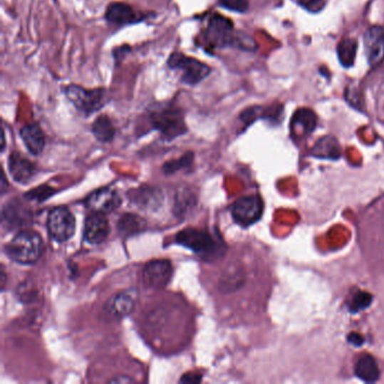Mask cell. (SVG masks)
<instances>
[{
    "mask_svg": "<svg viewBox=\"0 0 384 384\" xmlns=\"http://www.w3.org/2000/svg\"><path fill=\"white\" fill-rule=\"evenodd\" d=\"M32 211L21 199H11L4 207L3 223L7 229H22L32 224Z\"/></svg>",
    "mask_w": 384,
    "mask_h": 384,
    "instance_id": "7c38bea8",
    "label": "cell"
},
{
    "mask_svg": "<svg viewBox=\"0 0 384 384\" xmlns=\"http://www.w3.org/2000/svg\"><path fill=\"white\" fill-rule=\"evenodd\" d=\"M145 228V221L139 215L124 214L118 221V232L123 237H131L142 232Z\"/></svg>",
    "mask_w": 384,
    "mask_h": 384,
    "instance_id": "7402d4cb",
    "label": "cell"
},
{
    "mask_svg": "<svg viewBox=\"0 0 384 384\" xmlns=\"http://www.w3.org/2000/svg\"><path fill=\"white\" fill-rule=\"evenodd\" d=\"M363 250L384 271V197L366 209L358 226Z\"/></svg>",
    "mask_w": 384,
    "mask_h": 384,
    "instance_id": "7a4b0ae2",
    "label": "cell"
},
{
    "mask_svg": "<svg viewBox=\"0 0 384 384\" xmlns=\"http://www.w3.org/2000/svg\"><path fill=\"white\" fill-rule=\"evenodd\" d=\"M92 133L95 139L100 143H108L113 141L116 135V129L110 116L106 114H100L93 122Z\"/></svg>",
    "mask_w": 384,
    "mask_h": 384,
    "instance_id": "d6986e66",
    "label": "cell"
},
{
    "mask_svg": "<svg viewBox=\"0 0 384 384\" xmlns=\"http://www.w3.org/2000/svg\"><path fill=\"white\" fill-rule=\"evenodd\" d=\"M19 135L27 150L30 151L33 156H38L43 152L46 147V135L40 123L32 122L25 124L19 130Z\"/></svg>",
    "mask_w": 384,
    "mask_h": 384,
    "instance_id": "2e32d148",
    "label": "cell"
},
{
    "mask_svg": "<svg viewBox=\"0 0 384 384\" xmlns=\"http://www.w3.org/2000/svg\"><path fill=\"white\" fill-rule=\"evenodd\" d=\"M193 152H186L182 158L166 162L164 166L165 172L172 174V172H176L177 170H183V168H188L193 162Z\"/></svg>",
    "mask_w": 384,
    "mask_h": 384,
    "instance_id": "d4e9b609",
    "label": "cell"
},
{
    "mask_svg": "<svg viewBox=\"0 0 384 384\" xmlns=\"http://www.w3.org/2000/svg\"><path fill=\"white\" fill-rule=\"evenodd\" d=\"M202 378L199 374H186L183 376V379L180 380V382L183 383H199L201 382Z\"/></svg>",
    "mask_w": 384,
    "mask_h": 384,
    "instance_id": "f546056e",
    "label": "cell"
},
{
    "mask_svg": "<svg viewBox=\"0 0 384 384\" xmlns=\"http://www.w3.org/2000/svg\"><path fill=\"white\" fill-rule=\"evenodd\" d=\"M364 44L368 61L372 67L379 66L384 60V28L372 26L364 35Z\"/></svg>",
    "mask_w": 384,
    "mask_h": 384,
    "instance_id": "9a60e30c",
    "label": "cell"
},
{
    "mask_svg": "<svg viewBox=\"0 0 384 384\" xmlns=\"http://www.w3.org/2000/svg\"><path fill=\"white\" fill-rule=\"evenodd\" d=\"M122 381L121 379L112 380V382H120ZM124 382H132V380L130 379H123Z\"/></svg>",
    "mask_w": 384,
    "mask_h": 384,
    "instance_id": "1f68e13d",
    "label": "cell"
},
{
    "mask_svg": "<svg viewBox=\"0 0 384 384\" xmlns=\"http://www.w3.org/2000/svg\"><path fill=\"white\" fill-rule=\"evenodd\" d=\"M166 66L172 71L180 73V83L187 86H197L212 73V68L205 62L194 57H188L183 52L174 51L167 59Z\"/></svg>",
    "mask_w": 384,
    "mask_h": 384,
    "instance_id": "5b68a950",
    "label": "cell"
},
{
    "mask_svg": "<svg viewBox=\"0 0 384 384\" xmlns=\"http://www.w3.org/2000/svg\"><path fill=\"white\" fill-rule=\"evenodd\" d=\"M6 147V133L5 129H3V147H1V150H5Z\"/></svg>",
    "mask_w": 384,
    "mask_h": 384,
    "instance_id": "4dcf8cb0",
    "label": "cell"
},
{
    "mask_svg": "<svg viewBox=\"0 0 384 384\" xmlns=\"http://www.w3.org/2000/svg\"><path fill=\"white\" fill-rule=\"evenodd\" d=\"M151 128L166 141L177 139L188 132L185 112L175 100H156L145 108Z\"/></svg>",
    "mask_w": 384,
    "mask_h": 384,
    "instance_id": "3957f363",
    "label": "cell"
},
{
    "mask_svg": "<svg viewBox=\"0 0 384 384\" xmlns=\"http://www.w3.org/2000/svg\"><path fill=\"white\" fill-rule=\"evenodd\" d=\"M201 38V46L209 53L228 46L250 52L255 51L257 48L255 41L249 35L237 32L232 19L218 13L209 17Z\"/></svg>",
    "mask_w": 384,
    "mask_h": 384,
    "instance_id": "6da1fadb",
    "label": "cell"
},
{
    "mask_svg": "<svg viewBox=\"0 0 384 384\" xmlns=\"http://www.w3.org/2000/svg\"><path fill=\"white\" fill-rule=\"evenodd\" d=\"M6 254L14 261L23 265L36 263L43 251V242L36 232H19L9 244H6Z\"/></svg>",
    "mask_w": 384,
    "mask_h": 384,
    "instance_id": "8992f818",
    "label": "cell"
},
{
    "mask_svg": "<svg viewBox=\"0 0 384 384\" xmlns=\"http://www.w3.org/2000/svg\"><path fill=\"white\" fill-rule=\"evenodd\" d=\"M370 301H371V296H368L366 293H360L358 298L354 299L353 306H354L355 310L363 309L370 303Z\"/></svg>",
    "mask_w": 384,
    "mask_h": 384,
    "instance_id": "f1b7e54d",
    "label": "cell"
},
{
    "mask_svg": "<svg viewBox=\"0 0 384 384\" xmlns=\"http://www.w3.org/2000/svg\"><path fill=\"white\" fill-rule=\"evenodd\" d=\"M9 167L11 177L19 183L25 184L30 182L35 174L34 165L25 158L22 153H11L9 159Z\"/></svg>",
    "mask_w": 384,
    "mask_h": 384,
    "instance_id": "ac0fdd59",
    "label": "cell"
},
{
    "mask_svg": "<svg viewBox=\"0 0 384 384\" xmlns=\"http://www.w3.org/2000/svg\"><path fill=\"white\" fill-rule=\"evenodd\" d=\"M135 308V293L124 291L118 293L108 300L105 306V312L115 319H122L127 317Z\"/></svg>",
    "mask_w": 384,
    "mask_h": 384,
    "instance_id": "e0dca14e",
    "label": "cell"
},
{
    "mask_svg": "<svg viewBox=\"0 0 384 384\" xmlns=\"http://www.w3.org/2000/svg\"><path fill=\"white\" fill-rule=\"evenodd\" d=\"M85 204L89 209H92L93 212L106 214V213L113 212L121 205V197L113 188L103 187L93 192L87 197Z\"/></svg>",
    "mask_w": 384,
    "mask_h": 384,
    "instance_id": "4fadbf2b",
    "label": "cell"
},
{
    "mask_svg": "<svg viewBox=\"0 0 384 384\" xmlns=\"http://www.w3.org/2000/svg\"><path fill=\"white\" fill-rule=\"evenodd\" d=\"M218 6L229 11L244 14L249 9V0H218Z\"/></svg>",
    "mask_w": 384,
    "mask_h": 384,
    "instance_id": "484cf974",
    "label": "cell"
},
{
    "mask_svg": "<svg viewBox=\"0 0 384 384\" xmlns=\"http://www.w3.org/2000/svg\"><path fill=\"white\" fill-rule=\"evenodd\" d=\"M172 266L167 259H156L147 264L143 269V283L153 290H162L172 279Z\"/></svg>",
    "mask_w": 384,
    "mask_h": 384,
    "instance_id": "8fae6325",
    "label": "cell"
},
{
    "mask_svg": "<svg viewBox=\"0 0 384 384\" xmlns=\"http://www.w3.org/2000/svg\"><path fill=\"white\" fill-rule=\"evenodd\" d=\"M358 52V41L352 38H346L339 42L337 53L341 65L349 68L354 65L355 58Z\"/></svg>",
    "mask_w": 384,
    "mask_h": 384,
    "instance_id": "603a6c76",
    "label": "cell"
},
{
    "mask_svg": "<svg viewBox=\"0 0 384 384\" xmlns=\"http://www.w3.org/2000/svg\"><path fill=\"white\" fill-rule=\"evenodd\" d=\"M263 209V201L258 195L240 197L232 207V218L240 226H251L261 219Z\"/></svg>",
    "mask_w": 384,
    "mask_h": 384,
    "instance_id": "30bf717a",
    "label": "cell"
},
{
    "mask_svg": "<svg viewBox=\"0 0 384 384\" xmlns=\"http://www.w3.org/2000/svg\"><path fill=\"white\" fill-rule=\"evenodd\" d=\"M61 90L62 94L83 118L98 113L110 102V92L105 87L86 88L73 83L61 86Z\"/></svg>",
    "mask_w": 384,
    "mask_h": 384,
    "instance_id": "277c9868",
    "label": "cell"
},
{
    "mask_svg": "<svg viewBox=\"0 0 384 384\" xmlns=\"http://www.w3.org/2000/svg\"><path fill=\"white\" fill-rule=\"evenodd\" d=\"M298 1L304 9L313 11V13L321 11L326 3V0H298Z\"/></svg>",
    "mask_w": 384,
    "mask_h": 384,
    "instance_id": "83f0119b",
    "label": "cell"
},
{
    "mask_svg": "<svg viewBox=\"0 0 384 384\" xmlns=\"http://www.w3.org/2000/svg\"><path fill=\"white\" fill-rule=\"evenodd\" d=\"M314 150L318 151L319 156L337 157L339 156L338 143L336 140L331 137H323L316 145Z\"/></svg>",
    "mask_w": 384,
    "mask_h": 384,
    "instance_id": "cb8c5ba5",
    "label": "cell"
},
{
    "mask_svg": "<svg viewBox=\"0 0 384 384\" xmlns=\"http://www.w3.org/2000/svg\"><path fill=\"white\" fill-rule=\"evenodd\" d=\"M176 242L202 256L214 255L219 250L218 242L209 232L201 229H184L176 236Z\"/></svg>",
    "mask_w": 384,
    "mask_h": 384,
    "instance_id": "ba28073f",
    "label": "cell"
},
{
    "mask_svg": "<svg viewBox=\"0 0 384 384\" xmlns=\"http://www.w3.org/2000/svg\"><path fill=\"white\" fill-rule=\"evenodd\" d=\"M46 228L52 239L58 242H68L75 234V217L67 207H56L48 213Z\"/></svg>",
    "mask_w": 384,
    "mask_h": 384,
    "instance_id": "9c48e42d",
    "label": "cell"
},
{
    "mask_svg": "<svg viewBox=\"0 0 384 384\" xmlns=\"http://www.w3.org/2000/svg\"><path fill=\"white\" fill-rule=\"evenodd\" d=\"M155 16V13L137 11L133 6L123 1H112L106 6L104 13L105 22L115 28L139 24Z\"/></svg>",
    "mask_w": 384,
    "mask_h": 384,
    "instance_id": "52a82bcc",
    "label": "cell"
},
{
    "mask_svg": "<svg viewBox=\"0 0 384 384\" xmlns=\"http://www.w3.org/2000/svg\"><path fill=\"white\" fill-rule=\"evenodd\" d=\"M110 224L103 213L93 212L87 217L83 228V239L90 244H100L108 238Z\"/></svg>",
    "mask_w": 384,
    "mask_h": 384,
    "instance_id": "5bb4252c",
    "label": "cell"
},
{
    "mask_svg": "<svg viewBox=\"0 0 384 384\" xmlns=\"http://www.w3.org/2000/svg\"><path fill=\"white\" fill-rule=\"evenodd\" d=\"M132 51L131 46L129 44H123V46H116L113 48L112 51V56H113L114 62H115V66L120 65L128 54Z\"/></svg>",
    "mask_w": 384,
    "mask_h": 384,
    "instance_id": "4316f807",
    "label": "cell"
},
{
    "mask_svg": "<svg viewBox=\"0 0 384 384\" xmlns=\"http://www.w3.org/2000/svg\"><path fill=\"white\" fill-rule=\"evenodd\" d=\"M355 374L363 381L375 382L380 378L379 366L372 356L363 355L355 364Z\"/></svg>",
    "mask_w": 384,
    "mask_h": 384,
    "instance_id": "ffe728a7",
    "label": "cell"
},
{
    "mask_svg": "<svg viewBox=\"0 0 384 384\" xmlns=\"http://www.w3.org/2000/svg\"><path fill=\"white\" fill-rule=\"evenodd\" d=\"M316 124H317L316 114L308 108L299 110L293 116V129L296 132H301L302 135H306V133L313 131Z\"/></svg>",
    "mask_w": 384,
    "mask_h": 384,
    "instance_id": "44dd1931",
    "label": "cell"
}]
</instances>
